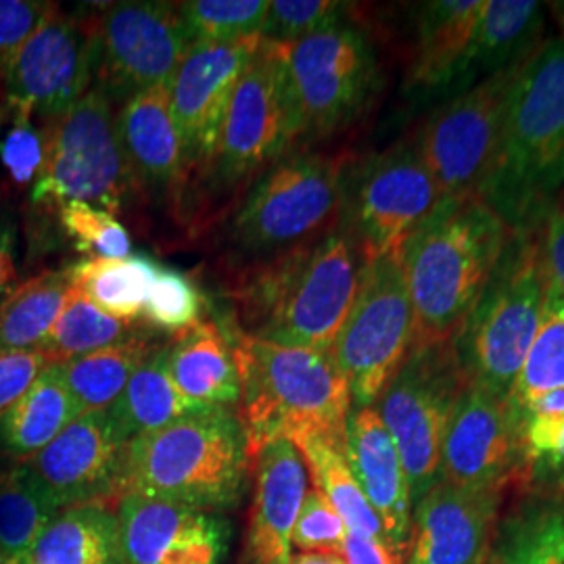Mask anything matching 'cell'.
Wrapping results in <instances>:
<instances>
[{
	"mask_svg": "<svg viewBox=\"0 0 564 564\" xmlns=\"http://www.w3.org/2000/svg\"><path fill=\"white\" fill-rule=\"evenodd\" d=\"M512 226L484 199H447L400 249L414 345L456 339L505 253Z\"/></svg>",
	"mask_w": 564,
	"mask_h": 564,
	"instance_id": "6da1fadb",
	"label": "cell"
},
{
	"mask_svg": "<svg viewBox=\"0 0 564 564\" xmlns=\"http://www.w3.org/2000/svg\"><path fill=\"white\" fill-rule=\"evenodd\" d=\"M364 265L345 226L282 251L249 272L235 293L242 333L330 351L356 302Z\"/></svg>",
	"mask_w": 564,
	"mask_h": 564,
	"instance_id": "7a4b0ae2",
	"label": "cell"
},
{
	"mask_svg": "<svg viewBox=\"0 0 564 564\" xmlns=\"http://www.w3.org/2000/svg\"><path fill=\"white\" fill-rule=\"evenodd\" d=\"M241 379V419L249 463L274 440L323 437L343 445L351 389L330 351L265 341L245 333L230 339Z\"/></svg>",
	"mask_w": 564,
	"mask_h": 564,
	"instance_id": "3957f363",
	"label": "cell"
},
{
	"mask_svg": "<svg viewBox=\"0 0 564 564\" xmlns=\"http://www.w3.org/2000/svg\"><path fill=\"white\" fill-rule=\"evenodd\" d=\"M249 449L232 408H207L123 445L118 500L141 496L218 512L239 505Z\"/></svg>",
	"mask_w": 564,
	"mask_h": 564,
	"instance_id": "277c9868",
	"label": "cell"
},
{
	"mask_svg": "<svg viewBox=\"0 0 564 564\" xmlns=\"http://www.w3.org/2000/svg\"><path fill=\"white\" fill-rule=\"evenodd\" d=\"M564 181V41L538 44L506 99L500 153L484 199L510 226L531 224Z\"/></svg>",
	"mask_w": 564,
	"mask_h": 564,
	"instance_id": "5b68a950",
	"label": "cell"
},
{
	"mask_svg": "<svg viewBox=\"0 0 564 564\" xmlns=\"http://www.w3.org/2000/svg\"><path fill=\"white\" fill-rule=\"evenodd\" d=\"M547 284L544 235L533 224L512 226L500 262L454 339L466 379L502 403L538 333Z\"/></svg>",
	"mask_w": 564,
	"mask_h": 564,
	"instance_id": "8992f818",
	"label": "cell"
},
{
	"mask_svg": "<svg viewBox=\"0 0 564 564\" xmlns=\"http://www.w3.org/2000/svg\"><path fill=\"white\" fill-rule=\"evenodd\" d=\"M44 163L32 199L42 205L88 203L116 214L132 191L134 174L121 149L111 97L93 86L46 132Z\"/></svg>",
	"mask_w": 564,
	"mask_h": 564,
	"instance_id": "52a82bcc",
	"label": "cell"
},
{
	"mask_svg": "<svg viewBox=\"0 0 564 564\" xmlns=\"http://www.w3.org/2000/svg\"><path fill=\"white\" fill-rule=\"evenodd\" d=\"M345 181L343 158H282L251 186L232 218L230 235L251 253L286 251L312 241L341 209Z\"/></svg>",
	"mask_w": 564,
	"mask_h": 564,
	"instance_id": "ba28073f",
	"label": "cell"
},
{
	"mask_svg": "<svg viewBox=\"0 0 564 564\" xmlns=\"http://www.w3.org/2000/svg\"><path fill=\"white\" fill-rule=\"evenodd\" d=\"M466 381L454 341L412 347L377 400L400 452L412 505L442 477L445 424Z\"/></svg>",
	"mask_w": 564,
	"mask_h": 564,
	"instance_id": "9c48e42d",
	"label": "cell"
},
{
	"mask_svg": "<svg viewBox=\"0 0 564 564\" xmlns=\"http://www.w3.org/2000/svg\"><path fill=\"white\" fill-rule=\"evenodd\" d=\"M414 345V314L400 251L364 265L362 281L330 356L356 408H372Z\"/></svg>",
	"mask_w": 564,
	"mask_h": 564,
	"instance_id": "30bf717a",
	"label": "cell"
},
{
	"mask_svg": "<svg viewBox=\"0 0 564 564\" xmlns=\"http://www.w3.org/2000/svg\"><path fill=\"white\" fill-rule=\"evenodd\" d=\"M284 61L302 137H326L347 128L377 93V55L351 23L343 21L284 44Z\"/></svg>",
	"mask_w": 564,
	"mask_h": 564,
	"instance_id": "8fae6325",
	"label": "cell"
},
{
	"mask_svg": "<svg viewBox=\"0 0 564 564\" xmlns=\"http://www.w3.org/2000/svg\"><path fill=\"white\" fill-rule=\"evenodd\" d=\"M440 203L419 142L400 141L368 158L345 181L343 226L370 263L398 253Z\"/></svg>",
	"mask_w": 564,
	"mask_h": 564,
	"instance_id": "7c38bea8",
	"label": "cell"
},
{
	"mask_svg": "<svg viewBox=\"0 0 564 564\" xmlns=\"http://www.w3.org/2000/svg\"><path fill=\"white\" fill-rule=\"evenodd\" d=\"M524 59L489 74L424 121L416 142L440 202L481 199L498 163L506 99Z\"/></svg>",
	"mask_w": 564,
	"mask_h": 564,
	"instance_id": "4fadbf2b",
	"label": "cell"
},
{
	"mask_svg": "<svg viewBox=\"0 0 564 564\" xmlns=\"http://www.w3.org/2000/svg\"><path fill=\"white\" fill-rule=\"evenodd\" d=\"M302 139L284 44L262 39L235 86L214 158L224 184H237L279 162Z\"/></svg>",
	"mask_w": 564,
	"mask_h": 564,
	"instance_id": "5bb4252c",
	"label": "cell"
},
{
	"mask_svg": "<svg viewBox=\"0 0 564 564\" xmlns=\"http://www.w3.org/2000/svg\"><path fill=\"white\" fill-rule=\"evenodd\" d=\"M99 86L121 101L172 82L195 41L178 4L137 0L111 4L95 25Z\"/></svg>",
	"mask_w": 564,
	"mask_h": 564,
	"instance_id": "9a60e30c",
	"label": "cell"
},
{
	"mask_svg": "<svg viewBox=\"0 0 564 564\" xmlns=\"http://www.w3.org/2000/svg\"><path fill=\"white\" fill-rule=\"evenodd\" d=\"M99 67L95 28L55 9L2 63L0 78L18 116L57 120L93 88Z\"/></svg>",
	"mask_w": 564,
	"mask_h": 564,
	"instance_id": "2e32d148",
	"label": "cell"
},
{
	"mask_svg": "<svg viewBox=\"0 0 564 564\" xmlns=\"http://www.w3.org/2000/svg\"><path fill=\"white\" fill-rule=\"evenodd\" d=\"M262 36L239 42H197L170 86L172 116L181 134L184 165L214 163L235 86Z\"/></svg>",
	"mask_w": 564,
	"mask_h": 564,
	"instance_id": "e0dca14e",
	"label": "cell"
},
{
	"mask_svg": "<svg viewBox=\"0 0 564 564\" xmlns=\"http://www.w3.org/2000/svg\"><path fill=\"white\" fill-rule=\"evenodd\" d=\"M505 489L437 481L416 502L403 564H487L494 558Z\"/></svg>",
	"mask_w": 564,
	"mask_h": 564,
	"instance_id": "ac0fdd59",
	"label": "cell"
},
{
	"mask_svg": "<svg viewBox=\"0 0 564 564\" xmlns=\"http://www.w3.org/2000/svg\"><path fill=\"white\" fill-rule=\"evenodd\" d=\"M440 481L464 489H506L519 479V452L505 403L464 383L445 424Z\"/></svg>",
	"mask_w": 564,
	"mask_h": 564,
	"instance_id": "d6986e66",
	"label": "cell"
},
{
	"mask_svg": "<svg viewBox=\"0 0 564 564\" xmlns=\"http://www.w3.org/2000/svg\"><path fill=\"white\" fill-rule=\"evenodd\" d=\"M123 444L107 410L78 416L25 463L59 506L118 505Z\"/></svg>",
	"mask_w": 564,
	"mask_h": 564,
	"instance_id": "ffe728a7",
	"label": "cell"
},
{
	"mask_svg": "<svg viewBox=\"0 0 564 564\" xmlns=\"http://www.w3.org/2000/svg\"><path fill=\"white\" fill-rule=\"evenodd\" d=\"M116 514L126 564H223L228 527L214 512L121 496Z\"/></svg>",
	"mask_w": 564,
	"mask_h": 564,
	"instance_id": "44dd1931",
	"label": "cell"
},
{
	"mask_svg": "<svg viewBox=\"0 0 564 564\" xmlns=\"http://www.w3.org/2000/svg\"><path fill=\"white\" fill-rule=\"evenodd\" d=\"M251 468L256 487L247 531L249 563L289 564L310 479L302 452L286 440H274L253 454Z\"/></svg>",
	"mask_w": 564,
	"mask_h": 564,
	"instance_id": "7402d4cb",
	"label": "cell"
},
{
	"mask_svg": "<svg viewBox=\"0 0 564 564\" xmlns=\"http://www.w3.org/2000/svg\"><path fill=\"white\" fill-rule=\"evenodd\" d=\"M345 458L366 500L381 519L384 542L405 561L412 533V498L400 452L377 408H356L349 414Z\"/></svg>",
	"mask_w": 564,
	"mask_h": 564,
	"instance_id": "603a6c76",
	"label": "cell"
},
{
	"mask_svg": "<svg viewBox=\"0 0 564 564\" xmlns=\"http://www.w3.org/2000/svg\"><path fill=\"white\" fill-rule=\"evenodd\" d=\"M170 86L172 82H162L130 97L116 116L121 149L134 181L153 188L176 184L186 170Z\"/></svg>",
	"mask_w": 564,
	"mask_h": 564,
	"instance_id": "cb8c5ba5",
	"label": "cell"
},
{
	"mask_svg": "<svg viewBox=\"0 0 564 564\" xmlns=\"http://www.w3.org/2000/svg\"><path fill=\"white\" fill-rule=\"evenodd\" d=\"M485 0L424 2L416 18V44L408 72L410 90H440L468 74Z\"/></svg>",
	"mask_w": 564,
	"mask_h": 564,
	"instance_id": "d4e9b609",
	"label": "cell"
},
{
	"mask_svg": "<svg viewBox=\"0 0 564 564\" xmlns=\"http://www.w3.org/2000/svg\"><path fill=\"white\" fill-rule=\"evenodd\" d=\"M170 375L182 395L202 408H235L241 379L230 339L212 321H202L167 345Z\"/></svg>",
	"mask_w": 564,
	"mask_h": 564,
	"instance_id": "484cf974",
	"label": "cell"
},
{
	"mask_svg": "<svg viewBox=\"0 0 564 564\" xmlns=\"http://www.w3.org/2000/svg\"><path fill=\"white\" fill-rule=\"evenodd\" d=\"M20 564H126L116 508L105 502L63 508Z\"/></svg>",
	"mask_w": 564,
	"mask_h": 564,
	"instance_id": "4316f807",
	"label": "cell"
},
{
	"mask_svg": "<svg viewBox=\"0 0 564 564\" xmlns=\"http://www.w3.org/2000/svg\"><path fill=\"white\" fill-rule=\"evenodd\" d=\"M167 345H155L151 349L120 398L107 408L123 445L139 435L176 423L188 414L207 410L186 400L174 383L167 366Z\"/></svg>",
	"mask_w": 564,
	"mask_h": 564,
	"instance_id": "83f0119b",
	"label": "cell"
},
{
	"mask_svg": "<svg viewBox=\"0 0 564 564\" xmlns=\"http://www.w3.org/2000/svg\"><path fill=\"white\" fill-rule=\"evenodd\" d=\"M78 416H82V410L61 377L59 364H51L2 414L0 447L15 458L28 460Z\"/></svg>",
	"mask_w": 564,
	"mask_h": 564,
	"instance_id": "f1b7e54d",
	"label": "cell"
},
{
	"mask_svg": "<svg viewBox=\"0 0 564 564\" xmlns=\"http://www.w3.org/2000/svg\"><path fill=\"white\" fill-rule=\"evenodd\" d=\"M153 347L155 343L144 330L128 341L59 362L61 377L82 414L107 410L116 402Z\"/></svg>",
	"mask_w": 564,
	"mask_h": 564,
	"instance_id": "f546056e",
	"label": "cell"
},
{
	"mask_svg": "<svg viewBox=\"0 0 564 564\" xmlns=\"http://www.w3.org/2000/svg\"><path fill=\"white\" fill-rule=\"evenodd\" d=\"M542 4L531 0H485L470 53V72L496 74L538 48Z\"/></svg>",
	"mask_w": 564,
	"mask_h": 564,
	"instance_id": "4dcf8cb0",
	"label": "cell"
},
{
	"mask_svg": "<svg viewBox=\"0 0 564 564\" xmlns=\"http://www.w3.org/2000/svg\"><path fill=\"white\" fill-rule=\"evenodd\" d=\"M160 263L144 256L128 258H93L69 265L72 284L86 295L102 312L134 323L141 318L142 310L153 289Z\"/></svg>",
	"mask_w": 564,
	"mask_h": 564,
	"instance_id": "1f68e13d",
	"label": "cell"
},
{
	"mask_svg": "<svg viewBox=\"0 0 564 564\" xmlns=\"http://www.w3.org/2000/svg\"><path fill=\"white\" fill-rule=\"evenodd\" d=\"M72 291V274L48 270L21 282L0 307V351L41 349Z\"/></svg>",
	"mask_w": 564,
	"mask_h": 564,
	"instance_id": "d6a6232c",
	"label": "cell"
},
{
	"mask_svg": "<svg viewBox=\"0 0 564 564\" xmlns=\"http://www.w3.org/2000/svg\"><path fill=\"white\" fill-rule=\"evenodd\" d=\"M293 445L302 452L314 489L337 510L347 531L384 540L381 519L356 481L345 458V447L323 437H303Z\"/></svg>",
	"mask_w": 564,
	"mask_h": 564,
	"instance_id": "836d02e7",
	"label": "cell"
},
{
	"mask_svg": "<svg viewBox=\"0 0 564 564\" xmlns=\"http://www.w3.org/2000/svg\"><path fill=\"white\" fill-rule=\"evenodd\" d=\"M556 389H564V293L550 282L538 333L505 403L508 421Z\"/></svg>",
	"mask_w": 564,
	"mask_h": 564,
	"instance_id": "e575fe53",
	"label": "cell"
},
{
	"mask_svg": "<svg viewBox=\"0 0 564 564\" xmlns=\"http://www.w3.org/2000/svg\"><path fill=\"white\" fill-rule=\"evenodd\" d=\"M59 512L28 463L0 473V550L20 564Z\"/></svg>",
	"mask_w": 564,
	"mask_h": 564,
	"instance_id": "d590c367",
	"label": "cell"
},
{
	"mask_svg": "<svg viewBox=\"0 0 564 564\" xmlns=\"http://www.w3.org/2000/svg\"><path fill=\"white\" fill-rule=\"evenodd\" d=\"M498 564H564V502L538 496L514 512L496 538Z\"/></svg>",
	"mask_w": 564,
	"mask_h": 564,
	"instance_id": "8d00e7d4",
	"label": "cell"
},
{
	"mask_svg": "<svg viewBox=\"0 0 564 564\" xmlns=\"http://www.w3.org/2000/svg\"><path fill=\"white\" fill-rule=\"evenodd\" d=\"M144 333L139 324L120 321L99 305L90 302L86 295L72 284L69 297L63 305V312L42 343V351L51 358V362H67L72 358H80L102 347L128 341Z\"/></svg>",
	"mask_w": 564,
	"mask_h": 564,
	"instance_id": "74e56055",
	"label": "cell"
},
{
	"mask_svg": "<svg viewBox=\"0 0 564 564\" xmlns=\"http://www.w3.org/2000/svg\"><path fill=\"white\" fill-rule=\"evenodd\" d=\"M268 0H188L181 18L197 42H239L262 36Z\"/></svg>",
	"mask_w": 564,
	"mask_h": 564,
	"instance_id": "f35d334b",
	"label": "cell"
},
{
	"mask_svg": "<svg viewBox=\"0 0 564 564\" xmlns=\"http://www.w3.org/2000/svg\"><path fill=\"white\" fill-rule=\"evenodd\" d=\"M202 293L188 276L160 265L142 318L174 337L202 323Z\"/></svg>",
	"mask_w": 564,
	"mask_h": 564,
	"instance_id": "ab89813d",
	"label": "cell"
},
{
	"mask_svg": "<svg viewBox=\"0 0 564 564\" xmlns=\"http://www.w3.org/2000/svg\"><path fill=\"white\" fill-rule=\"evenodd\" d=\"M59 220L67 237L82 253H93L95 258H128L132 241L128 230L113 214L102 212L88 203L72 202L59 207Z\"/></svg>",
	"mask_w": 564,
	"mask_h": 564,
	"instance_id": "60d3db41",
	"label": "cell"
},
{
	"mask_svg": "<svg viewBox=\"0 0 564 564\" xmlns=\"http://www.w3.org/2000/svg\"><path fill=\"white\" fill-rule=\"evenodd\" d=\"M347 4L337 0H272L263 21L262 39L265 41H302L326 28L343 23Z\"/></svg>",
	"mask_w": 564,
	"mask_h": 564,
	"instance_id": "b9f144b4",
	"label": "cell"
},
{
	"mask_svg": "<svg viewBox=\"0 0 564 564\" xmlns=\"http://www.w3.org/2000/svg\"><path fill=\"white\" fill-rule=\"evenodd\" d=\"M347 527L337 510L326 502L321 491L307 489L297 523L293 527L291 545L302 552H335L341 554Z\"/></svg>",
	"mask_w": 564,
	"mask_h": 564,
	"instance_id": "7bdbcfd3",
	"label": "cell"
},
{
	"mask_svg": "<svg viewBox=\"0 0 564 564\" xmlns=\"http://www.w3.org/2000/svg\"><path fill=\"white\" fill-rule=\"evenodd\" d=\"M46 139L28 116H18L13 130L0 142V162L18 184L36 181L44 163Z\"/></svg>",
	"mask_w": 564,
	"mask_h": 564,
	"instance_id": "ee69618b",
	"label": "cell"
},
{
	"mask_svg": "<svg viewBox=\"0 0 564 564\" xmlns=\"http://www.w3.org/2000/svg\"><path fill=\"white\" fill-rule=\"evenodd\" d=\"M53 11L55 4L41 0H0V67Z\"/></svg>",
	"mask_w": 564,
	"mask_h": 564,
	"instance_id": "f6af8a7d",
	"label": "cell"
},
{
	"mask_svg": "<svg viewBox=\"0 0 564 564\" xmlns=\"http://www.w3.org/2000/svg\"><path fill=\"white\" fill-rule=\"evenodd\" d=\"M51 364L42 349L0 351V419Z\"/></svg>",
	"mask_w": 564,
	"mask_h": 564,
	"instance_id": "bcb514c9",
	"label": "cell"
},
{
	"mask_svg": "<svg viewBox=\"0 0 564 564\" xmlns=\"http://www.w3.org/2000/svg\"><path fill=\"white\" fill-rule=\"evenodd\" d=\"M18 224L9 212L0 209V307L18 289Z\"/></svg>",
	"mask_w": 564,
	"mask_h": 564,
	"instance_id": "7dc6e473",
	"label": "cell"
},
{
	"mask_svg": "<svg viewBox=\"0 0 564 564\" xmlns=\"http://www.w3.org/2000/svg\"><path fill=\"white\" fill-rule=\"evenodd\" d=\"M341 556L345 564H403L383 538H368L347 531Z\"/></svg>",
	"mask_w": 564,
	"mask_h": 564,
	"instance_id": "c3c4849f",
	"label": "cell"
},
{
	"mask_svg": "<svg viewBox=\"0 0 564 564\" xmlns=\"http://www.w3.org/2000/svg\"><path fill=\"white\" fill-rule=\"evenodd\" d=\"M544 260L550 282L564 293V205L545 223Z\"/></svg>",
	"mask_w": 564,
	"mask_h": 564,
	"instance_id": "681fc988",
	"label": "cell"
},
{
	"mask_svg": "<svg viewBox=\"0 0 564 564\" xmlns=\"http://www.w3.org/2000/svg\"><path fill=\"white\" fill-rule=\"evenodd\" d=\"M527 491H535L538 496H552L563 498L564 496V437L558 452L535 468L527 481Z\"/></svg>",
	"mask_w": 564,
	"mask_h": 564,
	"instance_id": "f907efd6",
	"label": "cell"
},
{
	"mask_svg": "<svg viewBox=\"0 0 564 564\" xmlns=\"http://www.w3.org/2000/svg\"><path fill=\"white\" fill-rule=\"evenodd\" d=\"M289 564H345L341 554L335 552H300L291 554Z\"/></svg>",
	"mask_w": 564,
	"mask_h": 564,
	"instance_id": "816d5d0a",
	"label": "cell"
},
{
	"mask_svg": "<svg viewBox=\"0 0 564 564\" xmlns=\"http://www.w3.org/2000/svg\"><path fill=\"white\" fill-rule=\"evenodd\" d=\"M0 564H15V563H13V561H11V558H9V556H7V554H4V552H2V550H0Z\"/></svg>",
	"mask_w": 564,
	"mask_h": 564,
	"instance_id": "f5cc1de1",
	"label": "cell"
},
{
	"mask_svg": "<svg viewBox=\"0 0 564 564\" xmlns=\"http://www.w3.org/2000/svg\"><path fill=\"white\" fill-rule=\"evenodd\" d=\"M487 564H498V561H494V558H491V561H489Z\"/></svg>",
	"mask_w": 564,
	"mask_h": 564,
	"instance_id": "db71d44e",
	"label": "cell"
}]
</instances>
